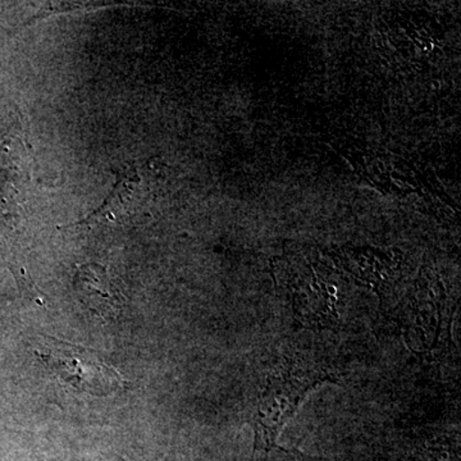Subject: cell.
<instances>
[{
	"mask_svg": "<svg viewBox=\"0 0 461 461\" xmlns=\"http://www.w3.org/2000/svg\"><path fill=\"white\" fill-rule=\"evenodd\" d=\"M330 379L329 375L318 371H287L269 375L251 420L256 436L254 451L281 450L277 439L284 427L294 417L305 396ZM282 451L288 453L285 448Z\"/></svg>",
	"mask_w": 461,
	"mask_h": 461,
	"instance_id": "cell-1",
	"label": "cell"
},
{
	"mask_svg": "<svg viewBox=\"0 0 461 461\" xmlns=\"http://www.w3.org/2000/svg\"><path fill=\"white\" fill-rule=\"evenodd\" d=\"M36 354L60 384L78 393L107 396L129 388L127 379L89 348L45 338Z\"/></svg>",
	"mask_w": 461,
	"mask_h": 461,
	"instance_id": "cell-2",
	"label": "cell"
},
{
	"mask_svg": "<svg viewBox=\"0 0 461 461\" xmlns=\"http://www.w3.org/2000/svg\"><path fill=\"white\" fill-rule=\"evenodd\" d=\"M76 295L81 304L102 320H115L127 304L123 291L107 268L99 264H83L74 276Z\"/></svg>",
	"mask_w": 461,
	"mask_h": 461,
	"instance_id": "cell-3",
	"label": "cell"
},
{
	"mask_svg": "<svg viewBox=\"0 0 461 461\" xmlns=\"http://www.w3.org/2000/svg\"><path fill=\"white\" fill-rule=\"evenodd\" d=\"M144 186L135 169H126L118 176L113 190L99 209L78 224H102V226H126L135 220L144 204Z\"/></svg>",
	"mask_w": 461,
	"mask_h": 461,
	"instance_id": "cell-4",
	"label": "cell"
},
{
	"mask_svg": "<svg viewBox=\"0 0 461 461\" xmlns=\"http://www.w3.org/2000/svg\"><path fill=\"white\" fill-rule=\"evenodd\" d=\"M124 461V460H123Z\"/></svg>",
	"mask_w": 461,
	"mask_h": 461,
	"instance_id": "cell-5",
	"label": "cell"
}]
</instances>
